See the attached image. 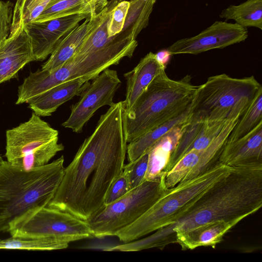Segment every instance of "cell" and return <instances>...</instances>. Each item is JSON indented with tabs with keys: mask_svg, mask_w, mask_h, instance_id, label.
Masks as SVG:
<instances>
[{
	"mask_svg": "<svg viewBox=\"0 0 262 262\" xmlns=\"http://www.w3.org/2000/svg\"><path fill=\"white\" fill-rule=\"evenodd\" d=\"M199 85L187 75L178 80L170 79L165 70L158 75L125 113L126 139L136 138L179 115L191 104Z\"/></svg>",
	"mask_w": 262,
	"mask_h": 262,
	"instance_id": "obj_4",
	"label": "cell"
},
{
	"mask_svg": "<svg viewBox=\"0 0 262 262\" xmlns=\"http://www.w3.org/2000/svg\"><path fill=\"white\" fill-rule=\"evenodd\" d=\"M111 14V12L103 22L87 36L73 57H82L97 52L114 40L115 36L110 37L107 31Z\"/></svg>",
	"mask_w": 262,
	"mask_h": 262,
	"instance_id": "obj_28",
	"label": "cell"
},
{
	"mask_svg": "<svg viewBox=\"0 0 262 262\" xmlns=\"http://www.w3.org/2000/svg\"><path fill=\"white\" fill-rule=\"evenodd\" d=\"M7 232L18 238H54L69 245L92 237L86 222L48 206L34 208L12 221Z\"/></svg>",
	"mask_w": 262,
	"mask_h": 262,
	"instance_id": "obj_9",
	"label": "cell"
},
{
	"mask_svg": "<svg viewBox=\"0 0 262 262\" xmlns=\"http://www.w3.org/2000/svg\"><path fill=\"white\" fill-rule=\"evenodd\" d=\"M32 61L35 59L30 39L24 28L0 44V84L14 77Z\"/></svg>",
	"mask_w": 262,
	"mask_h": 262,
	"instance_id": "obj_16",
	"label": "cell"
},
{
	"mask_svg": "<svg viewBox=\"0 0 262 262\" xmlns=\"http://www.w3.org/2000/svg\"><path fill=\"white\" fill-rule=\"evenodd\" d=\"M191 121L173 128L151 147L148 151L145 180H152L166 174V168L172 153Z\"/></svg>",
	"mask_w": 262,
	"mask_h": 262,
	"instance_id": "obj_22",
	"label": "cell"
},
{
	"mask_svg": "<svg viewBox=\"0 0 262 262\" xmlns=\"http://www.w3.org/2000/svg\"><path fill=\"white\" fill-rule=\"evenodd\" d=\"M248 33L247 28L236 23L216 21L195 36L177 40L167 50L171 55H196L243 42L247 38Z\"/></svg>",
	"mask_w": 262,
	"mask_h": 262,
	"instance_id": "obj_12",
	"label": "cell"
},
{
	"mask_svg": "<svg viewBox=\"0 0 262 262\" xmlns=\"http://www.w3.org/2000/svg\"><path fill=\"white\" fill-rule=\"evenodd\" d=\"M195 97L196 95L191 104L184 112L128 143L126 151L128 162H133L148 152L157 142L175 127L191 121L195 104Z\"/></svg>",
	"mask_w": 262,
	"mask_h": 262,
	"instance_id": "obj_21",
	"label": "cell"
},
{
	"mask_svg": "<svg viewBox=\"0 0 262 262\" xmlns=\"http://www.w3.org/2000/svg\"><path fill=\"white\" fill-rule=\"evenodd\" d=\"M61 156L39 167L26 170L7 161L0 165V232L27 211L47 206L62 180L64 167Z\"/></svg>",
	"mask_w": 262,
	"mask_h": 262,
	"instance_id": "obj_3",
	"label": "cell"
},
{
	"mask_svg": "<svg viewBox=\"0 0 262 262\" xmlns=\"http://www.w3.org/2000/svg\"><path fill=\"white\" fill-rule=\"evenodd\" d=\"M261 89L254 76L236 78L221 74L209 77L199 86L192 119L224 120L240 100L252 99Z\"/></svg>",
	"mask_w": 262,
	"mask_h": 262,
	"instance_id": "obj_10",
	"label": "cell"
},
{
	"mask_svg": "<svg viewBox=\"0 0 262 262\" xmlns=\"http://www.w3.org/2000/svg\"><path fill=\"white\" fill-rule=\"evenodd\" d=\"M129 6V2H119L112 10L107 25L108 35L110 37L116 36L123 29Z\"/></svg>",
	"mask_w": 262,
	"mask_h": 262,
	"instance_id": "obj_30",
	"label": "cell"
},
{
	"mask_svg": "<svg viewBox=\"0 0 262 262\" xmlns=\"http://www.w3.org/2000/svg\"><path fill=\"white\" fill-rule=\"evenodd\" d=\"M148 160V152H146L136 160L124 164L123 172L127 179L130 190L145 181Z\"/></svg>",
	"mask_w": 262,
	"mask_h": 262,
	"instance_id": "obj_29",
	"label": "cell"
},
{
	"mask_svg": "<svg viewBox=\"0 0 262 262\" xmlns=\"http://www.w3.org/2000/svg\"><path fill=\"white\" fill-rule=\"evenodd\" d=\"M59 1V0H52V1H51V3H50V4H49L48 6H49V5H51V4H52L54 3L55 2H57V1ZM48 6H47V7H48Z\"/></svg>",
	"mask_w": 262,
	"mask_h": 262,
	"instance_id": "obj_34",
	"label": "cell"
},
{
	"mask_svg": "<svg viewBox=\"0 0 262 262\" xmlns=\"http://www.w3.org/2000/svg\"><path fill=\"white\" fill-rule=\"evenodd\" d=\"M165 68L158 60L156 54L149 52L132 70L124 74L126 80L125 99L123 101L125 114L131 111L150 83Z\"/></svg>",
	"mask_w": 262,
	"mask_h": 262,
	"instance_id": "obj_19",
	"label": "cell"
},
{
	"mask_svg": "<svg viewBox=\"0 0 262 262\" xmlns=\"http://www.w3.org/2000/svg\"><path fill=\"white\" fill-rule=\"evenodd\" d=\"M95 77H83L57 85L31 99L28 107L40 117L50 116L63 103L79 96Z\"/></svg>",
	"mask_w": 262,
	"mask_h": 262,
	"instance_id": "obj_18",
	"label": "cell"
},
{
	"mask_svg": "<svg viewBox=\"0 0 262 262\" xmlns=\"http://www.w3.org/2000/svg\"><path fill=\"white\" fill-rule=\"evenodd\" d=\"M238 223L218 221L207 223L176 235V242L182 250H193L200 247L215 248L224 235Z\"/></svg>",
	"mask_w": 262,
	"mask_h": 262,
	"instance_id": "obj_20",
	"label": "cell"
},
{
	"mask_svg": "<svg viewBox=\"0 0 262 262\" xmlns=\"http://www.w3.org/2000/svg\"><path fill=\"white\" fill-rule=\"evenodd\" d=\"M63 149L58 130L33 112L28 121L6 132V161L24 169L43 166Z\"/></svg>",
	"mask_w": 262,
	"mask_h": 262,
	"instance_id": "obj_7",
	"label": "cell"
},
{
	"mask_svg": "<svg viewBox=\"0 0 262 262\" xmlns=\"http://www.w3.org/2000/svg\"><path fill=\"white\" fill-rule=\"evenodd\" d=\"M138 46L136 39L121 33L106 47L82 57H72L50 72H31L18 88L17 101L28 103L35 96L60 83L86 76L96 77L124 57H131Z\"/></svg>",
	"mask_w": 262,
	"mask_h": 262,
	"instance_id": "obj_5",
	"label": "cell"
},
{
	"mask_svg": "<svg viewBox=\"0 0 262 262\" xmlns=\"http://www.w3.org/2000/svg\"><path fill=\"white\" fill-rule=\"evenodd\" d=\"M119 1H120L119 2H121V1H129L130 0H119Z\"/></svg>",
	"mask_w": 262,
	"mask_h": 262,
	"instance_id": "obj_36",
	"label": "cell"
},
{
	"mask_svg": "<svg viewBox=\"0 0 262 262\" xmlns=\"http://www.w3.org/2000/svg\"><path fill=\"white\" fill-rule=\"evenodd\" d=\"M156 55L158 60L166 67L171 56L169 51L167 49L162 50L156 53Z\"/></svg>",
	"mask_w": 262,
	"mask_h": 262,
	"instance_id": "obj_33",
	"label": "cell"
},
{
	"mask_svg": "<svg viewBox=\"0 0 262 262\" xmlns=\"http://www.w3.org/2000/svg\"><path fill=\"white\" fill-rule=\"evenodd\" d=\"M4 160L3 159L2 156L0 155V165L3 162Z\"/></svg>",
	"mask_w": 262,
	"mask_h": 262,
	"instance_id": "obj_35",
	"label": "cell"
},
{
	"mask_svg": "<svg viewBox=\"0 0 262 262\" xmlns=\"http://www.w3.org/2000/svg\"><path fill=\"white\" fill-rule=\"evenodd\" d=\"M219 162L229 167L262 164V122L244 137L226 142Z\"/></svg>",
	"mask_w": 262,
	"mask_h": 262,
	"instance_id": "obj_17",
	"label": "cell"
},
{
	"mask_svg": "<svg viewBox=\"0 0 262 262\" xmlns=\"http://www.w3.org/2000/svg\"><path fill=\"white\" fill-rule=\"evenodd\" d=\"M13 10V4L10 1L0 0V44L9 35Z\"/></svg>",
	"mask_w": 262,
	"mask_h": 262,
	"instance_id": "obj_32",
	"label": "cell"
},
{
	"mask_svg": "<svg viewBox=\"0 0 262 262\" xmlns=\"http://www.w3.org/2000/svg\"><path fill=\"white\" fill-rule=\"evenodd\" d=\"M52 0H16L13 7L9 37L16 34L24 26L33 21Z\"/></svg>",
	"mask_w": 262,
	"mask_h": 262,
	"instance_id": "obj_26",
	"label": "cell"
},
{
	"mask_svg": "<svg viewBox=\"0 0 262 262\" xmlns=\"http://www.w3.org/2000/svg\"><path fill=\"white\" fill-rule=\"evenodd\" d=\"M90 17L75 14L26 24L24 29L30 38L35 61L46 59L65 35L81 21Z\"/></svg>",
	"mask_w": 262,
	"mask_h": 262,
	"instance_id": "obj_13",
	"label": "cell"
},
{
	"mask_svg": "<svg viewBox=\"0 0 262 262\" xmlns=\"http://www.w3.org/2000/svg\"><path fill=\"white\" fill-rule=\"evenodd\" d=\"M230 114L227 118L221 120L209 121L192 118L172 153L166 168V173L188 152L193 149H203L209 146L226 125Z\"/></svg>",
	"mask_w": 262,
	"mask_h": 262,
	"instance_id": "obj_15",
	"label": "cell"
},
{
	"mask_svg": "<svg viewBox=\"0 0 262 262\" xmlns=\"http://www.w3.org/2000/svg\"><path fill=\"white\" fill-rule=\"evenodd\" d=\"M115 3L108 5L95 16L85 19L82 24L76 26L65 35L57 43L49 58L42 65L41 69L53 71L72 58L87 36L111 13Z\"/></svg>",
	"mask_w": 262,
	"mask_h": 262,
	"instance_id": "obj_14",
	"label": "cell"
},
{
	"mask_svg": "<svg viewBox=\"0 0 262 262\" xmlns=\"http://www.w3.org/2000/svg\"><path fill=\"white\" fill-rule=\"evenodd\" d=\"M165 175L145 180L119 200L105 205L87 220L93 236H115L139 219L165 191Z\"/></svg>",
	"mask_w": 262,
	"mask_h": 262,
	"instance_id": "obj_8",
	"label": "cell"
},
{
	"mask_svg": "<svg viewBox=\"0 0 262 262\" xmlns=\"http://www.w3.org/2000/svg\"><path fill=\"white\" fill-rule=\"evenodd\" d=\"M260 122H262V89L250 102L229 135L227 142H232L244 137Z\"/></svg>",
	"mask_w": 262,
	"mask_h": 262,
	"instance_id": "obj_27",
	"label": "cell"
},
{
	"mask_svg": "<svg viewBox=\"0 0 262 262\" xmlns=\"http://www.w3.org/2000/svg\"><path fill=\"white\" fill-rule=\"evenodd\" d=\"M108 3V0H59L47 7L33 21H43L75 14L94 16Z\"/></svg>",
	"mask_w": 262,
	"mask_h": 262,
	"instance_id": "obj_23",
	"label": "cell"
},
{
	"mask_svg": "<svg viewBox=\"0 0 262 262\" xmlns=\"http://www.w3.org/2000/svg\"><path fill=\"white\" fill-rule=\"evenodd\" d=\"M220 17L233 20L244 27L262 29V0H247L238 5H231L221 12Z\"/></svg>",
	"mask_w": 262,
	"mask_h": 262,
	"instance_id": "obj_24",
	"label": "cell"
},
{
	"mask_svg": "<svg viewBox=\"0 0 262 262\" xmlns=\"http://www.w3.org/2000/svg\"><path fill=\"white\" fill-rule=\"evenodd\" d=\"M130 190L127 179L122 172L110 187L105 196L104 205L110 204L119 200Z\"/></svg>",
	"mask_w": 262,
	"mask_h": 262,
	"instance_id": "obj_31",
	"label": "cell"
},
{
	"mask_svg": "<svg viewBox=\"0 0 262 262\" xmlns=\"http://www.w3.org/2000/svg\"><path fill=\"white\" fill-rule=\"evenodd\" d=\"M231 168L219 162L201 174L167 188L143 215L115 236L125 243L171 224L188 204L226 175Z\"/></svg>",
	"mask_w": 262,
	"mask_h": 262,
	"instance_id": "obj_6",
	"label": "cell"
},
{
	"mask_svg": "<svg viewBox=\"0 0 262 262\" xmlns=\"http://www.w3.org/2000/svg\"><path fill=\"white\" fill-rule=\"evenodd\" d=\"M125 23L121 33L136 39L148 24L156 0H130Z\"/></svg>",
	"mask_w": 262,
	"mask_h": 262,
	"instance_id": "obj_25",
	"label": "cell"
},
{
	"mask_svg": "<svg viewBox=\"0 0 262 262\" xmlns=\"http://www.w3.org/2000/svg\"><path fill=\"white\" fill-rule=\"evenodd\" d=\"M112 1H116V0H112Z\"/></svg>",
	"mask_w": 262,
	"mask_h": 262,
	"instance_id": "obj_37",
	"label": "cell"
},
{
	"mask_svg": "<svg viewBox=\"0 0 262 262\" xmlns=\"http://www.w3.org/2000/svg\"><path fill=\"white\" fill-rule=\"evenodd\" d=\"M262 206V164L232 167L229 172L187 204L177 220L135 241L137 251L163 249L177 243L176 235L207 223H239Z\"/></svg>",
	"mask_w": 262,
	"mask_h": 262,
	"instance_id": "obj_2",
	"label": "cell"
},
{
	"mask_svg": "<svg viewBox=\"0 0 262 262\" xmlns=\"http://www.w3.org/2000/svg\"><path fill=\"white\" fill-rule=\"evenodd\" d=\"M82 91L78 102L71 107L69 118L62 126L80 133L84 125L100 107L113 105L114 95L121 81L116 70L107 68L92 80Z\"/></svg>",
	"mask_w": 262,
	"mask_h": 262,
	"instance_id": "obj_11",
	"label": "cell"
},
{
	"mask_svg": "<svg viewBox=\"0 0 262 262\" xmlns=\"http://www.w3.org/2000/svg\"><path fill=\"white\" fill-rule=\"evenodd\" d=\"M123 102L102 114L93 133L64 168L47 206L87 221L102 209L106 193L122 173L127 151Z\"/></svg>",
	"mask_w": 262,
	"mask_h": 262,
	"instance_id": "obj_1",
	"label": "cell"
}]
</instances>
